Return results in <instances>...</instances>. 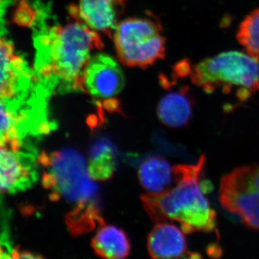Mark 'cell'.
I'll return each mask as SVG.
<instances>
[{
  "instance_id": "obj_5",
  "label": "cell",
  "mask_w": 259,
  "mask_h": 259,
  "mask_svg": "<svg viewBox=\"0 0 259 259\" xmlns=\"http://www.w3.org/2000/svg\"><path fill=\"white\" fill-rule=\"evenodd\" d=\"M162 32L159 20L151 14L122 20L112 35L119 60L131 67L146 68L163 59L166 38Z\"/></svg>"
},
{
  "instance_id": "obj_15",
  "label": "cell",
  "mask_w": 259,
  "mask_h": 259,
  "mask_svg": "<svg viewBox=\"0 0 259 259\" xmlns=\"http://www.w3.org/2000/svg\"><path fill=\"white\" fill-rule=\"evenodd\" d=\"M116 154L113 145L107 139L97 140L90 151L88 168L95 180H108L115 171Z\"/></svg>"
},
{
  "instance_id": "obj_10",
  "label": "cell",
  "mask_w": 259,
  "mask_h": 259,
  "mask_svg": "<svg viewBox=\"0 0 259 259\" xmlns=\"http://www.w3.org/2000/svg\"><path fill=\"white\" fill-rule=\"evenodd\" d=\"M127 0H79L69 6L71 18L112 37Z\"/></svg>"
},
{
  "instance_id": "obj_7",
  "label": "cell",
  "mask_w": 259,
  "mask_h": 259,
  "mask_svg": "<svg viewBox=\"0 0 259 259\" xmlns=\"http://www.w3.org/2000/svg\"><path fill=\"white\" fill-rule=\"evenodd\" d=\"M0 35V100L22 101L44 95L35 71Z\"/></svg>"
},
{
  "instance_id": "obj_3",
  "label": "cell",
  "mask_w": 259,
  "mask_h": 259,
  "mask_svg": "<svg viewBox=\"0 0 259 259\" xmlns=\"http://www.w3.org/2000/svg\"><path fill=\"white\" fill-rule=\"evenodd\" d=\"M205 158L196 164L181 165L176 185L158 196L143 197L145 208L156 222L175 221L184 233L211 232L216 226V213L204 194L200 179Z\"/></svg>"
},
{
  "instance_id": "obj_14",
  "label": "cell",
  "mask_w": 259,
  "mask_h": 259,
  "mask_svg": "<svg viewBox=\"0 0 259 259\" xmlns=\"http://www.w3.org/2000/svg\"><path fill=\"white\" fill-rule=\"evenodd\" d=\"M92 245L97 255L105 258H124L131 251V244L125 232L111 225H104L99 228Z\"/></svg>"
},
{
  "instance_id": "obj_19",
  "label": "cell",
  "mask_w": 259,
  "mask_h": 259,
  "mask_svg": "<svg viewBox=\"0 0 259 259\" xmlns=\"http://www.w3.org/2000/svg\"><path fill=\"white\" fill-rule=\"evenodd\" d=\"M8 258L6 253H5L4 248L2 246L1 243H0V258Z\"/></svg>"
},
{
  "instance_id": "obj_6",
  "label": "cell",
  "mask_w": 259,
  "mask_h": 259,
  "mask_svg": "<svg viewBox=\"0 0 259 259\" xmlns=\"http://www.w3.org/2000/svg\"><path fill=\"white\" fill-rule=\"evenodd\" d=\"M219 199L223 208L239 216L248 228L259 231V165L238 167L224 175Z\"/></svg>"
},
{
  "instance_id": "obj_12",
  "label": "cell",
  "mask_w": 259,
  "mask_h": 259,
  "mask_svg": "<svg viewBox=\"0 0 259 259\" xmlns=\"http://www.w3.org/2000/svg\"><path fill=\"white\" fill-rule=\"evenodd\" d=\"M184 231L167 222L153 227L148 238V250L154 258H177L187 254Z\"/></svg>"
},
{
  "instance_id": "obj_9",
  "label": "cell",
  "mask_w": 259,
  "mask_h": 259,
  "mask_svg": "<svg viewBox=\"0 0 259 259\" xmlns=\"http://www.w3.org/2000/svg\"><path fill=\"white\" fill-rule=\"evenodd\" d=\"M37 179L36 155L30 145L15 147L0 143V194L27 190Z\"/></svg>"
},
{
  "instance_id": "obj_18",
  "label": "cell",
  "mask_w": 259,
  "mask_h": 259,
  "mask_svg": "<svg viewBox=\"0 0 259 259\" xmlns=\"http://www.w3.org/2000/svg\"><path fill=\"white\" fill-rule=\"evenodd\" d=\"M8 5H0V35H4L5 30V14Z\"/></svg>"
},
{
  "instance_id": "obj_1",
  "label": "cell",
  "mask_w": 259,
  "mask_h": 259,
  "mask_svg": "<svg viewBox=\"0 0 259 259\" xmlns=\"http://www.w3.org/2000/svg\"><path fill=\"white\" fill-rule=\"evenodd\" d=\"M45 7L35 23V71L39 84L48 94L79 91V81L92 54L103 48L101 37L88 25L72 18L64 24L47 23Z\"/></svg>"
},
{
  "instance_id": "obj_20",
  "label": "cell",
  "mask_w": 259,
  "mask_h": 259,
  "mask_svg": "<svg viewBox=\"0 0 259 259\" xmlns=\"http://www.w3.org/2000/svg\"><path fill=\"white\" fill-rule=\"evenodd\" d=\"M13 1L14 0H0V5H8L9 6Z\"/></svg>"
},
{
  "instance_id": "obj_8",
  "label": "cell",
  "mask_w": 259,
  "mask_h": 259,
  "mask_svg": "<svg viewBox=\"0 0 259 259\" xmlns=\"http://www.w3.org/2000/svg\"><path fill=\"white\" fill-rule=\"evenodd\" d=\"M125 86V77L120 65L105 54L92 56L79 81V91L93 97L97 105L115 110L116 100Z\"/></svg>"
},
{
  "instance_id": "obj_2",
  "label": "cell",
  "mask_w": 259,
  "mask_h": 259,
  "mask_svg": "<svg viewBox=\"0 0 259 259\" xmlns=\"http://www.w3.org/2000/svg\"><path fill=\"white\" fill-rule=\"evenodd\" d=\"M38 162L44 168L42 186L50 191L51 199H63L74 206L68 218L71 231L82 233L101 222L98 186L89 171L88 161L81 153L72 148L42 152Z\"/></svg>"
},
{
  "instance_id": "obj_4",
  "label": "cell",
  "mask_w": 259,
  "mask_h": 259,
  "mask_svg": "<svg viewBox=\"0 0 259 259\" xmlns=\"http://www.w3.org/2000/svg\"><path fill=\"white\" fill-rule=\"evenodd\" d=\"M190 77L205 93L235 91L238 100L245 101L259 92V55L246 51L221 53L194 65Z\"/></svg>"
},
{
  "instance_id": "obj_16",
  "label": "cell",
  "mask_w": 259,
  "mask_h": 259,
  "mask_svg": "<svg viewBox=\"0 0 259 259\" xmlns=\"http://www.w3.org/2000/svg\"><path fill=\"white\" fill-rule=\"evenodd\" d=\"M236 37L246 52L259 55V8L252 11L242 21Z\"/></svg>"
},
{
  "instance_id": "obj_11",
  "label": "cell",
  "mask_w": 259,
  "mask_h": 259,
  "mask_svg": "<svg viewBox=\"0 0 259 259\" xmlns=\"http://www.w3.org/2000/svg\"><path fill=\"white\" fill-rule=\"evenodd\" d=\"M181 176V165L171 166L164 158L151 156L139 167V182L148 195L158 196L173 188Z\"/></svg>"
},
{
  "instance_id": "obj_13",
  "label": "cell",
  "mask_w": 259,
  "mask_h": 259,
  "mask_svg": "<svg viewBox=\"0 0 259 259\" xmlns=\"http://www.w3.org/2000/svg\"><path fill=\"white\" fill-rule=\"evenodd\" d=\"M193 105L194 99L190 88L183 87L162 97L157 107L158 118L168 127H184L190 122Z\"/></svg>"
},
{
  "instance_id": "obj_17",
  "label": "cell",
  "mask_w": 259,
  "mask_h": 259,
  "mask_svg": "<svg viewBox=\"0 0 259 259\" xmlns=\"http://www.w3.org/2000/svg\"><path fill=\"white\" fill-rule=\"evenodd\" d=\"M12 258H40V255H35L28 250H20L19 248H13L12 253Z\"/></svg>"
}]
</instances>
